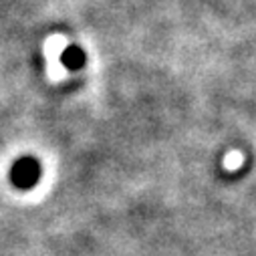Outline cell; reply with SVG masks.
<instances>
[{
  "instance_id": "obj_1",
  "label": "cell",
  "mask_w": 256,
  "mask_h": 256,
  "mask_svg": "<svg viewBox=\"0 0 256 256\" xmlns=\"http://www.w3.org/2000/svg\"><path fill=\"white\" fill-rule=\"evenodd\" d=\"M40 178V166L34 158H22L12 166L10 180L16 188H32Z\"/></svg>"
},
{
  "instance_id": "obj_2",
  "label": "cell",
  "mask_w": 256,
  "mask_h": 256,
  "mask_svg": "<svg viewBox=\"0 0 256 256\" xmlns=\"http://www.w3.org/2000/svg\"><path fill=\"white\" fill-rule=\"evenodd\" d=\"M60 60L67 69L75 71V69H81L85 65V52L79 46H69V48H65V52H62Z\"/></svg>"
}]
</instances>
